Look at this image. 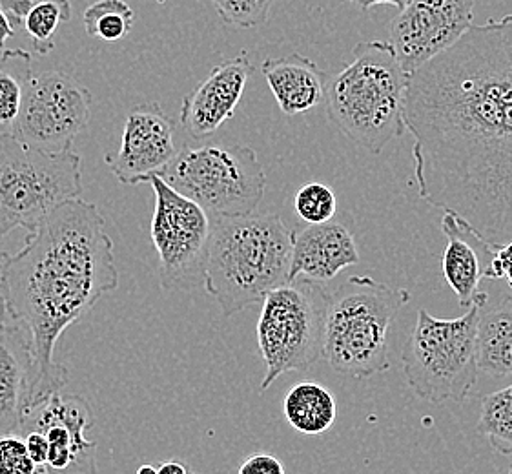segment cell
<instances>
[{
	"label": "cell",
	"mask_w": 512,
	"mask_h": 474,
	"mask_svg": "<svg viewBox=\"0 0 512 474\" xmlns=\"http://www.w3.org/2000/svg\"><path fill=\"white\" fill-rule=\"evenodd\" d=\"M403 119L421 199L461 217L489 256L512 241V13L409 73Z\"/></svg>",
	"instance_id": "1"
},
{
	"label": "cell",
	"mask_w": 512,
	"mask_h": 474,
	"mask_svg": "<svg viewBox=\"0 0 512 474\" xmlns=\"http://www.w3.org/2000/svg\"><path fill=\"white\" fill-rule=\"evenodd\" d=\"M99 207L81 197L55 208L17 254H0V290L11 320L30 332L39 367L37 405L70 372L53 352L64 330L119 287L112 237Z\"/></svg>",
	"instance_id": "2"
},
{
	"label": "cell",
	"mask_w": 512,
	"mask_h": 474,
	"mask_svg": "<svg viewBox=\"0 0 512 474\" xmlns=\"http://www.w3.org/2000/svg\"><path fill=\"white\" fill-rule=\"evenodd\" d=\"M294 232L277 214L212 217L203 285L223 316L261 303L287 285Z\"/></svg>",
	"instance_id": "3"
},
{
	"label": "cell",
	"mask_w": 512,
	"mask_h": 474,
	"mask_svg": "<svg viewBox=\"0 0 512 474\" xmlns=\"http://www.w3.org/2000/svg\"><path fill=\"white\" fill-rule=\"evenodd\" d=\"M409 73L390 42H361L349 64L328 75V117L352 143L379 155L407 132L403 119Z\"/></svg>",
	"instance_id": "4"
},
{
	"label": "cell",
	"mask_w": 512,
	"mask_h": 474,
	"mask_svg": "<svg viewBox=\"0 0 512 474\" xmlns=\"http://www.w3.org/2000/svg\"><path fill=\"white\" fill-rule=\"evenodd\" d=\"M409 301L407 289H392L370 276H350L330 292L323 360L354 380L389 371L390 325Z\"/></svg>",
	"instance_id": "5"
},
{
	"label": "cell",
	"mask_w": 512,
	"mask_h": 474,
	"mask_svg": "<svg viewBox=\"0 0 512 474\" xmlns=\"http://www.w3.org/2000/svg\"><path fill=\"white\" fill-rule=\"evenodd\" d=\"M489 294L480 292L454 320L418 310L414 329L401 352L410 389L431 403L463 402L480 378L478 325Z\"/></svg>",
	"instance_id": "6"
},
{
	"label": "cell",
	"mask_w": 512,
	"mask_h": 474,
	"mask_svg": "<svg viewBox=\"0 0 512 474\" xmlns=\"http://www.w3.org/2000/svg\"><path fill=\"white\" fill-rule=\"evenodd\" d=\"M81 157L48 152L0 132V239L15 228L35 232L62 203L82 194Z\"/></svg>",
	"instance_id": "7"
},
{
	"label": "cell",
	"mask_w": 512,
	"mask_h": 474,
	"mask_svg": "<svg viewBox=\"0 0 512 474\" xmlns=\"http://www.w3.org/2000/svg\"><path fill=\"white\" fill-rule=\"evenodd\" d=\"M257 345L265 363L261 391L287 372H305L323 358L330 292L323 283L297 278L261 301Z\"/></svg>",
	"instance_id": "8"
},
{
	"label": "cell",
	"mask_w": 512,
	"mask_h": 474,
	"mask_svg": "<svg viewBox=\"0 0 512 474\" xmlns=\"http://www.w3.org/2000/svg\"><path fill=\"white\" fill-rule=\"evenodd\" d=\"M159 176L212 217L256 212L267 188L263 165L250 146H188L175 154Z\"/></svg>",
	"instance_id": "9"
},
{
	"label": "cell",
	"mask_w": 512,
	"mask_h": 474,
	"mask_svg": "<svg viewBox=\"0 0 512 474\" xmlns=\"http://www.w3.org/2000/svg\"><path fill=\"white\" fill-rule=\"evenodd\" d=\"M143 183L154 188L152 241L161 283L164 289H194L203 283L212 216L181 196L159 174L144 177Z\"/></svg>",
	"instance_id": "10"
},
{
	"label": "cell",
	"mask_w": 512,
	"mask_h": 474,
	"mask_svg": "<svg viewBox=\"0 0 512 474\" xmlns=\"http://www.w3.org/2000/svg\"><path fill=\"white\" fill-rule=\"evenodd\" d=\"M92 117V93L62 70L31 75L24 83L21 112L10 134L26 145L62 152L86 130Z\"/></svg>",
	"instance_id": "11"
},
{
	"label": "cell",
	"mask_w": 512,
	"mask_h": 474,
	"mask_svg": "<svg viewBox=\"0 0 512 474\" xmlns=\"http://www.w3.org/2000/svg\"><path fill=\"white\" fill-rule=\"evenodd\" d=\"M93 420L92 405L81 394L57 392L26 414L21 431L44 436L46 474H97V442L88 438Z\"/></svg>",
	"instance_id": "12"
},
{
	"label": "cell",
	"mask_w": 512,
	"mask_h": 474,
	"mask_svg": "<svg viewBox=\"0 0 512 474\" xmlns=\"http://www.w3.org/2000/svg\"><path fill=\"white\" fill-rule=\"evenodd\" d=\"M476 0H410L392 19L389 42L405 73L449 50L474 24Z\"/></svg>",
	"instance_id": "13"
},
{
	"label": "cell",
	"mask_w": 512,
	"mask_h": 474,
	"mask_svg": "<svg viewBox=\"0 0 512 474\" xmlns=\"http://www.w3.org/2000/svg\"><path fill=\"white\" fill-rule=\"evenodd\" d=\"M177 154L175 123L159 103L134 106L124 121L123 139L117 152L104 157L106 165L123 185L143 183L159 174Z\"/></svg>",
	"instance_id": "14"
},
{
	"label": "cell",
	"mask_w": 512,
	"mask_h": 474,
	"mask_svg": "<svg viewBox=\"0 0 512 474\" xmlns=\"http://www.w3.org/2000/svg\"><path fill=\"white\" fill-rule=\"evenodd\" d=\"M37 382L30 332L17 321L0 323V436L19 434L37 405Z\"/></svg>",
	"instance_id": "15"
},
{
	"label": "cell",
	"mask_w": 512,
	"mask_h": 474,
	"mask_svg": "<svg viewBox=\"0 0 512 474\" xmlns=\"http://www.w3.org/2000/svg\"><path fill=\"white\" fill-rule=\"evenodd\" d=\"M254 72L246 53L216 66L181 106V123L194 139H205L217 132L236 114L246 83Z\"/></svg>",
	"instance_id": "16"
},
{
	"label": "cell",
	"mask_w": 512,
	"mask_h": 474,
	"mask_svg": "<svg viewBox=\"0 0 512 474\" xmlns=\"http://www.w3.org/2000/svg\"><path fill=\"white\" fill-rule=\"evenodd\" d=\"M358 263V245L347 228L330 221L308 225L303 230H294L288 281L303 278L327 283Z\"/></svg>",
	"instance_id": "17"
},
{
	"label": "cell",
	"mask_w": 512,
	"mask_h": 474,
	"mask_svg": "<svg viewBox=\"0 0 512 474\" xmlns=\"http://www.w3.org/2000/svg\"><path fill=\"white\" fill-rule=\"evenodd\" d=\"M261 72L285 115L305 114L325 99L328 73L299 53L283 59H267Z\"/></svg>",
	"instance_id": "18"
},
{
	"label": "cell",
	"mask_w": 512,
	"mask_h": 474,
	"mask_svg": "<svg viewBox=\"0 0 512 474\" xmlns=\"http://www.w3.org/2000/svg\"><path fill=\"white\" fill-rule=\"evenodd\" d=\"M441 232L447 237V247L443 252V276L452 292L458 296L461 309L467 310L480 294L482 261L465 237V221L461 217L445 212L441 219Z\"/></svg>",
	"instance_id": "19"
},
{
	"label": "cell",
	"mask_w": 512,
	"mask_h": 474,
	"mask_svg": "<svg viewBox=\"0 0 512 474\" xmlns=\"http://www.w3.org/2000/svg\"><path fill=\"white\" fill-rule=\"evenodd\" d=\"M478 367L489 376H512V294L492 309L483 307L478 325Z\"/></svg>",
	"instance_id": "20"
},
{
	"label": "cell",
	"mask_w": 512,
	"mask_h": 474,
	"mask_svg": "<svg viewBox=\"0 0 512 474\" xmlns=\"http://www.w3.org/2000/svg\"><path fill=\"white\" fill-rule=\"evenodd\" d=\"M285 418L297 433L316 436L327 433L338 420V402L327 387L319 383H297L285 396Z\"/></svg>",
	"instance_id": "21"
},
{
	"label": "cell",
	"mask_w": 512,
	"mask_h": 474,
	"mask_svg": "<svg viewBox=\"0 0 512 474\" xmlns=\"http://www.w3.org/2000/svg\"><path fill=\"white\" fill-rule=\"evenodd\" d=\"M478 433L503 456L512 454V385L483 398Z\"/></svg>",
	"instance_id": "22"
},
{
	"label": "cell",
	"mask_w": 512,
	"mask_h": 474,
	"mask_svg": "<svg viewBox=\"0 0 512 474\" xmlns=\"http://www.w3.org/2000/svg\"><path fill=\"white\" fill-rule=\"evenodd\" d=\"M135 15L124 0H97L82 13L84 30L101 41L117 42L134 28Z\"/></svg>",
	"instance_id": "23"
},
{
	"label": "cell",
	"mask_w": 512,
	"mask_h": 474,
	"mask_svg": "<svg viewBox=\"0 0 512 474\" xmlns=\"http://www.w3.org/2000/svg\"><path fill=\"white\" fill-rule=\"evenodd\" d=\"M72 19L70 0H39L33 2L28 15L24 17V28L30 35L33 50L41 55L55 48V35L64 22Z\"/></svg>",
	"instance_id": "24"
},
{
	"label": "cell",
	"mask_w": 512,
	"mask_h": 474,
	"mask_svg": "<svg viewBox=\"0 0 512 474\" xmlns=\"http://www.w3.org/2000/svg\"><path fill=\"white\" fill-rule=\"evenodd\" d=\"M297 216L308 225H321L328 223L336 216L338 199L330 186L323 183H308L297 190L294 199Z\"/></svg>",
	"instance_id": "25"
},
{
	"label": "cell",
	"mask_w": 512,
	"mask_h": 474,
	"mask_svg": "<svg viewBox=\"0 0 512 474\" xmlns=\"http://www.w3.org/2000/svg\"><path fill=\"white\" fill-rule=\"evenodd\" d=\"M221 21L237 28H257L265 24L277 0H210Z\"/></svg>",
	"instance_id": "26"
},
{
	"label": "cell",
	"mask_w": 512,
	"mask_h": 474,
	"mask_svg": "<svg viewBox=\"0 0 512 474\" xmlns=\"http://www.w3.org/2000/svg\"><path fill=\"white\" fill-rule=\"evenodd\" d=\"M30 73V66L22 73L13 68L0 66V132H10L11 126L21 112L24 83Z\"/></svg>",
	"instance_id": "27"
},
{
	"label": "cell",
	"mask_w": 512,
	"mask_h": 474,
	"mask_svg": "<svg viewBox=\"0 0 512 474\" xmlns=\"http://www.w3.org/2000/svg\"><path fill=\"white\" fill-rule=\"evenodd\" d=\"M0 474H42L21 434L0 436Z\"/></svg>",
	"instance_id": "28"
},
{
	"label": "cell",
	"mask_w": 512,
	"mask_h": 474,
	"mask_svg": "<svg viewBox=\"0 0 512 474\" xmlns=\"http://www.w3.org/2000/svg\"><path fill=\"white\" fill-rule=\"evenodd\" d=\"M483 278L505 279L512 290V241L498 245L489 265L483 268Z\"/></svg>",
	"instance_id": "29"
},
{
	"label": "cell",
	"mask_w": 512,
	"mask_h": 474,
	"mask_svg": "<svg viewBox=\"0 0 512 474\" xmlns=\"http://www.w3.org/2000/svg\"><path fill=\"white\" fill-rule=\"evenodd\" d=\"M237 474H287L285 473V465L281 464V460H277L276 456L267 453H257L250 458H246L245 462L239 467Z\"/></svg>",
	"instance_id": "30"
},
{
	"label": "cell",
	"mask_w": 512,
	"mask_h": 474,
	"mask_svg": "<svg viewBox=\"0 0 512 474\" xmlns=\"http://www.w3.org/2000/svg\"><path fill=\"white\" fill-rule=\"evenodd\" d=\"M33 6V0H0V8L8 13L11 24L17 28Z\"/></svg>",
	"instance_id": "31"
},
{
	"label": "cell",
	"mask_w": 512,
	"mask_h": 474,
	"mask_svg": "<svg viewBox=\"0 0 512 474\" xmlns=\"http://www.w3.org/2000/svg\"><path fill=\"white\" fill-rule=\"evenodd\" d=\"M15 35V26L11 24L8 13L0 8V50H4L6 42Z\"/></svg>",
	"instance_id": "32"
},
{
	"label": "cell",
	"mask_w": 512,
	"mask_h": 474,
	"mask_svg": "<svg viewBox=\"0 0 512 474\" xmlns=\"http://www.w3.org/2000/svg\"><path fill=\"white\" fill-rule=\"evenodd\" d=\"M347 2L356 4L363 11L370 10L372 6H378V4H390V6H396L398 10H403L410 0H347Z\"/></svg>",
	"instance_id": "33"
},
{
	"label": "cell",
	"mask_w": 512,
	"mask_h": 474,
	"mask_svg": "<svg viewBox=\"0 0 512 474\" xmlns=\"http://www.w3.org/2000/svg\"><path fill=\"white\" fill-rule=\"evenodd\" d=\"M155 467H157V474H190L188 465L181 460H168V462L157 464Z\"/></svg>",
	"instance_id": "34"
},
{
	"label": "cell",
	"mask_w": 512,
	"mask_h": 474,
	"mask_svg": "<svg viewBox=\"0 0 512 474\" xmlns=\"http://www.w3.org/2000/svg\"><path fill=\"white\" fill-rule=\"evenodd\" d=\"M135 474H157V467H155V465L144 464L137 469V473Z\"/></svg>",
	"instance_id": "35"
},
{
	"label": "cell",
	"mask_w": 512,
	"mask_h": 474,
	"mask_svg": "<svg viewBox=\"0 0 512 474\" xmlns=\"http://www.w3.org/2000/svg\"><path fill=\"white\" fill-rule=\"evenodd\" d=\"M6 314H8V310H6V301H4L2 290H0V323H4V321H6Z\"/></svg>",
	"instance_id": "36"
},
{
	"label": "cell",
	"mask_w": 512,
	"mask_h": 474,
	"mask_svg": "<svg viewBox=\"0 0 512 474\" xmlns=\"http://www.w3.org/2000/svg\"><path fill=\"white\" fill-rule=\"evenodd\" d=\"M507 474H512V464L509 465V473H507Z\"/></svg>",
	"instance_id": "37"
},
{
	"label": "cell",
	"mask_w": 512,
	"mask_h": 474,
	"mask_svg": "<svg viewBox=\"0 0 512 474\" xmlns=\"http://www.w3.org/2000/svg\"><path fill=\"white\" fill-rule=\"evenodd\" d=\"M190 474H199V473H190Z\"/></svg>",
	"instance_id": "38"
}]
</instances>
